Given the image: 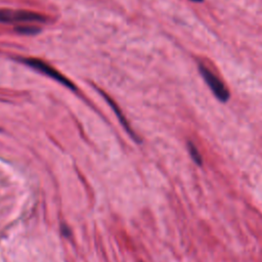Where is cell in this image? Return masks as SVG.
Listing matches in <instances>:
<instances>
[{"instance_id":"obj_5","label":"cell","mask_w":262,"mask_h":262,"mask_svg":"<svg viewBox=\"0 0 262 262\" xmlns=\"http://www.w3.org/2000/svg\"><path fill=\"white\" fill-rule=\"evenodd\" d=\"M187 150L189 152V156H190L191 160L194 162V164H196L198 166H202L203 165L202 155L200 154L198 147L194 145L193 142L187 141Z\"/></svg>"},{"instance_id":"obj_2","label":"cell","mask_w":262,"mask_h":262,"mask_svg":"<svg viewBox=\"0 0 262 262\" xmlns=\"http://www.w3.org/2000/svg\"><path fill=\"white\" fill-rule=\"evenodd\" d=\"M46 17L27 10L0 9V23L3 24H21V23H45Z\"/></svg>"},{"instance_id":"obj_3","label":"cell","mask_w":262,"mask_h":262,"mask_svg":"<svg viewBox=\"0 0 262 262\" xmlns=\"http://www.w3.org/2000/svg\"><path fill=\"white\" fill-rule=\"evenodd\" d=\"M21 60L24 63L28 64L29 67L35 69L36 71L38 72H41L42 74L50 77L51 79L57 81L58 83L64 85L66 87L72 89V90H76V87L74 85L73 82H71L68 78H66L62 74H60L58 71H56L53 67H51L50 64L44 62L43 60L41 59H38V58H32V57H29V58H21L19 59Z\"/></svg>"},{"instance_id":"obj_1","label":"cell","mask_w":262,"mask_h":262,"mask_svg":"<svg viewBox=\"0 0 262 262\" xmlns=\"http://www.w3.org/2000/svg\"><path fill=\"white\" fill-rule=\"evenodd\" d=\"M199 72L205 81V83L208 85L209 89L213 93V95L220 101V102H227L230 98L229 90L226 88L225 84L211 71L209 70L205 64L198 63Z\"/></svg>"},{"instance_id":"obj_4","label":"cell","mask_w":262,"mask_h":262,"mask_svg":"<svg viewBox=\"0 0 262 262\" xmlns=\"http://www.w3.org/2000/svg\"><path fill=\"white\" fill-rule=\"evenodd\" d=\"M101 94L103 95V97L105 98V100L108 102V104L113 107V110H114L115 114H116V115H117V117L119 118V120H120L121 124L124 126V128L129 132V134H130L134 139H137V138H136V135H135V134L133 133V131L131 130V128H130V126H129L128 122L125 120V118H124V116L122 115V113L120 112V110H118V106L115 104V102H114V101H113L108 96H106V95H105V93H102V92H101Z\"/></svg>"},{"instance_id":"obj_6","label":"cell","mask_w":262,"mask_h":262,"mask_svg":"<svg viewBox=\"0 0 262 262\" xmlns=\"http://www.w3.org/2000/svg\"><path fill=\"white\" fill-rule=\"evenodd\" d=\"M15 31L17 33L24 34V35H34L39 32L38 28H35V27H17L15 29Z\"/></svg>"},{"instance_id":"obj_7","label":"cell","mask_w":262,"mask_h":262,"mask_svg":"<svg viewBox=\"0 0 262 262\" xmlns=\"http://www.w3.org/2000/svg\"><path fill=\"white\" fill-rule=\"evenodd\" d=\"M189 1H192V2H196V3H201V2H203L204 0H189Z\"/></svg>"}]
</instances>
